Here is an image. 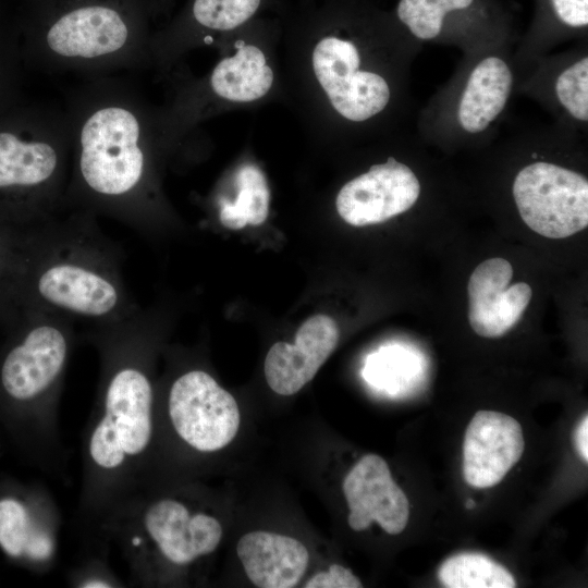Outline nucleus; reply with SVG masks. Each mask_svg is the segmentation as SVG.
<instances>
[{
    "label": "nucleus",
    "instance_id": "22",
    "mask_svg": "<svg viewBox=\"0 0 588 588\" xmlns=\"http://www.w3.org/2000/svg\"><path fill=\"white\" fill-rule=\"evenodd\" d=\"M474 0H400L397 16L418 39L430 40L442 32L449 12L464 10Z\"/></svg>",
    "mask_w": 588,
    "mask_h": 588
},
{
    "label": "nucleus",
    "instance_id": "19",
    "mask_svg": "<svg viewBox=\"0 0 588 588\" xmlns=\"http://www.w3.org/2000/svg\"><path fill=\"white\" fill-rule=\"evenodd\" d=\"M233 57L221 60L211 75L213 91L228 100L246 102L264 97L272 86L273 72L264 52L238 42Z\"/></svg>",
    "mask_w": 588,
    "mask_h": 588
},
{
    "label": "nucleus",
    "instance_id": "29",
    "mask_svg": "<svg viewBox=\"0 0 588 588\" xmlns=\"http://www.w3.org/2000/svg\"><path fill=\"white\" fill-rule=\"evenodd\" d=\"M573 443L576 452L587 463L588 461V417L585 415L574 429Z\"/></svg>",
    "mask_w": 588,
    "mask_h": 588
},
{
    "label": "nucleus",
    "instance_id": "25",
    "mask_svg": "<svg viewBox=\"0 0 588 588\" xmlns=\"http://www.w3.org/2000/svg\"><path fill=\"white\" fill-rule=\"evenodd\" d=\"M259 3L260 0H195L193 13L203 26L228 30L247 21Z\"/></svg>",
    "mask_w": 588,
    "mask_h": 588
},
{
    "label": "nucleus",
    "instance_id": "17",
    "mask_svg": "<svg viewBox=\"0 0 588 588\" xmlns=\"http://www.w3.org/2000/svg\"><path fill=\"white\" fill-rule=\"evenodd\" d=\"M236 552L247 577L259 588L296 586L309 561L308 550L299 540L269 531L245 534Z\"/></svg>",
    "mask_w": 588,
    "mask_h": 588
},
{
    "label": "nucleus",
    "instance_id": "23",
    "mask_svg": "<svg viewBox=\"0 0 588 588\" xmlns=\"http://www.w3.org/2000/svg\"><path fill=\"white\" fill-rule=\"evenodd\" d=\"M24 229L0 224V328L14 316L13 283Z\"/></svg>",
    "mask_w": 588,
    "mask_h": 588
},
{
    "label": "nucleus",
    "instance_id": "2",
    "mask_svg": "<svg viewBox=\"0 0 588 588\" xmlns=\"http://www.w3.org/2000/svg\"><path fill=\"white\" fill-rule=\"evenodd\" d=\"M123 250L85 210L62 211L28 228L13 283V305L89 324L128 317L139 306L123 277Z\"/></svg>",
    "mask_w": 588,
    "mask_h": 588
},
{
    "label": "nucleus",
    "instance_id": "1",
    "mask_svg": "<svg viewBox=\"0 0 588 588\" xmlns=\"http://www.w3.org/2000/svg\"><path fill=\"white\" fill-rule=\"evenodd\" d=\"M157 313L138 308L121 320L90 324L82 334L100 359L96 403L83 442L79 507L97 526L138 490L155 431L151 359Z\"/></svg>",
    "mask_w": 588,
    "mask_h": 588
},
{
    "label": "nucleus",
    "instance_id": "5",
    "mask_svg": "<svg viewBox=\"0 0 588 588\" xmlns=\"http://www.w3.org/2000/svg\"><path fill=\"white\" fill-rule=\"evenodd\" d=\"M98 528L119 542L130 569L152 552L173 566H187L212 553L223 532L216 517L203 512L193 513L173 498L143 504L138 498L131 497Z\"/></svg>",
    "mask_w": 588,
    "mask_h": 588
},
{
    "label": "nucleus",
    "instance_id": "14",
    "mask_svg": "<svg viewBox=\"0 0 588 588\" xmlns=\"http://www.w3.org/2000/svg\"><path fill=\"white\" fill-rule=\"evenodd\" d=\"M513 267L504 258H489L479 264L469 277L468 320L476 334L500 338L522 318L532 291L525 282L510 285Z\"/></svg>",
    "mask_w": 588,
    "mask_h": 588
},
{
    "label": "nucleus",
    "instance_id": "11",
    "mask_svg": "<svg viewBox=\"0 0 588 588\" xmlns=\"http://www.w3.org/2000/svg\"><path fill=\"white\" fill-rule=\"evenodd\" d=\"M420 189L413 170L390 157L343 185L335 206L340 217L353 226L377 224L409 210Z\"/></svg>",
    "mask_w": 588,
    "mask_h": 588
},
{
    "label": "nucleus",
    "instance_id": "4",
    "mask_svg": "<svg viewBox=\"0 0 588 588\" xmlns=\"http://www.w3.org/2000/svg\"><path fill=\"white\" fill-rule=\"evenodd\" d=\"M149 173L137 114L123 105L101 106L82 124L63 211L103 215L149 234L155 226Z\"/></svg>",
    "mask_w": 588,
    "mask_h": 588
},
{
    "label": "nucleus",
    "instance_id": "12",
    "mask_svg": "<svg viewBox=\"0 0 588 588\" xmlns=\"http://www.w3.org/2000/svg\"><path fill=\"white\" fill-rule=\"evenodd\" d=\"M342 489L350 510L347 522L353 530H365L373 522L389 535H399L405 529L409 503L381 456H363L345 476Z\"/></svg>",
    "mask_w": 588,
    "mask_h": 588
},
{
    "label": "nucleus",
    "instance_id": "16",
    "mask_svg": "<svg viewBox=\"0 0 588 588\" xmlns=\"http://www.w3.org/2000/svg\"><path fill=\"white\" fill-rule=\"evenodd\" d=\"M128 38V26L119 11L90 4L59 16L49 26L46 42L56 56L90 60L115 54Z\"/></svg>",
    "mask_w": 588,
    "mask_h": 588
},
{
    "label": "nucleus",
    "instance_id": "9",
    "mask_svg": "<svg viewBox=\"0 0 588 588\" xmlns=\"http://www.w3.org/2000/svg\"><path fill=\"white\" fill-rule=\"evenodd\" d=\"M167 411L176 436L200 453L223 449L240 428L235 399L201 369H191L171 382Z\"/></svg>",
    "mask_w": 588,
    "mask_h": 588
},
{
    "label": "nucleus",
    "instance_id": "28",
    "mask_svg": "<svg viewBox=\"0 0 588 588\" xmlns=\"http://www.w3.org/2000/svg\"><path fill=\"white\" fill-rule=\"evenodd\" d=\"M556 17L571 28L588 25V0H550Z\"/></svg>",
    "mask_w": 588,
    "mask_h": 588
},
{
    "label": "nucleus",
    "instance_id": "6",
    "mask_svg": "<svg viewBox=\"0 0 588 588\" xmlns=\"http://www.w3.org/2000/svg\"><path fill=\"white\" fill-rule=\"evenodd\" d=\"M65 166L53 138L0 132V224L24 229L63 211Z\"/></svg>",
    "mask_w": 588,
    "mask_h": 588
},
{
    "label": "nucleus",
    "instance_id": "18",
    "mask_svg": "<svg viewBox=\"0 0 588 588\" xmlns=\"http://www.w3.org/2000/svg\"><path fill=\"white\" fill-rule=\"evenodd\" d=\"M514 84L509 64L488 56L473 68L456 108V120L468 134H480L504 110Z\"/></svg>",
    "mask_w": 588,
    "mask_h": 588
},
{
    "label": "nucleus",
    "instance_id": "3",
    "mask_svg": "<svg viewBox=\"0 0 588 588\" xmlns=\"http://www.w3.org/2000/svg\"><path fill=\"white\" fill-rule=\"evenodd\" d=\"M75 321L38 308H20L1 328L0 449L40 468L63 453L58 406Z\"/></svg>",
    "mask_w": 588,
    "mask_h": 588
},
{
    "label": "nucleus",
    "instance_id": "21",
    "mask_svg": "<svg viewBox=\"0 0 588 588\" xmlns=\"http://www.w3.org/2000/svg\"><path fill=\"white\" fill-rule=\"evenodd\" d=\"M446 588H514L516 580L503 565L478 552H463L448 558L438 569Z\"/></svg>",
    "mask_w": 588,
    "mask_h": 588
},
{
    "label": "nucleus",
    "instance_id": "13",
    "mask_svg": "<svg viewBox=\"0 0 588 588\" xmlns=\"http://www.w3.org/2000/svg\"><path fill=\"white\" fill-rule=\"evenodd\" d=\"M525 449L520 424L503 413L478 411L463 443V476L475 488L498 485L519 461Z\"/></svg>",
    "mask_w": 588,
    "mask_h": 588
},
{
    "label": "nucleus",
    "instance_id": "27",
    "mask_svg": "<svg viewBox=\"0 0 588 588\" xmlns=\"http://www.w3.org/2000/svg\"><path fill=\"white\" fill-rule=\"evenodd\" d=\"M305 588H360L362 581L348 568L332 564L329 569L319 572L304 586Z\"/></svg>",
    "mask_w": 588,
    "mask_h": 588
},
{
    "label": "nucleus",
    "instance_id": "10",
    "mask_svg": "<svg viewBox=\"0 0 588 588\" xmlns=\"http://www.w3.org/2000/svg\"><path fill=\"white\" fill-rule=\"evenodd\" d=\"M359 65L358 49L350 40L324 37L313 51L317 81L333 108L354 122L380 113L391 97L385 78L378 73L360 70Z\"/></svg>",
    "mask_w": 588,
    "mask_h": 588
},
{
    "label": "nucleus",
    "instance_id": "15",
    "mask_svg": "<svg viewBox=\"0 0 588 588\" xmlns=\"http://www.w3.org/2000/svg\"><path fill=\"white\" fill-rule=\"evenodd\" d=\"M339 338L340 331L334 319L318 314L302 323L294 344L274 343L264 365L270 389L285 396L297 393L311 381L335 350Z\"/></svg>",
    "mask_w": 588,
    "mask_h": 588
},
{
    "label": "nucleus",
    "instance_id": "7",
    "mask_svg": "<svg viewBox=\"0 0 588 588\" xmlns=\"http://www.w3.org/2000/svg\"><path fill=\"white\" fill-rule=\"evenodd\" d=\"M60 518L47 490L0 475V551L13 565L45 574L57 562Z\"/></svg>",
    "mask_w": 588,
    "mask_h": 588
},
{
    "label": "nucleus",
    "instance_id": "26",
    "mask_svg": "<svg viewBox=\"0 0 588 588\" xmlns=\"http://www.w3.org/2000/svg\"><path fill=\"white\" fill-rule=\"evenodd\" d=\"M71 583L81 588H111L120 587L121 583L110 572L109 567L99 560H90L73 571Z\"/></svg>",
    "mask_w": 588,
    "mask_h": 588
},
{
    "label": "nucleus",
    "instance_id": "30",
    "mask_svg": "<svg viewBox=\"0 0 588 588\" xmlns=\"http://www.w3.org/2000/svg\"><path fill=\"white\" fill-rule=\"evenodd\" d=\"M475 506V502L470 499L467 500L466 502V507L467 509H473Z\"/></svg>",
    "mask_w": 588,
    "mask_h": 588
},
{
    "label": "nucleus",
    "instance_id": "24",
    "mask_svg": "<svg viewBox=\"0 0 588 588\" xmlns=\"http://www.w3.org/2000/svg\"><path fill=\"white\" fill-rule=\"evenodd\" d=\"M560 105L577 121L588 120V58L586 56L565 68L555 79Z\"/></svg>",
    "mask_w": 588,
    "mask_h": 588
},
{
    "label": "nucleus",
    "instance_id": "20",
    "mask_svg": "<svg viewBox=\"0 0 588 588\" xmlns=\"http://www.w3.org/2000/svg\"><path fill=\"white\" fill-rule=\"evenodd\" d=\"M235 199L220 205L221 224L240 230L265 222L269 213L270 192L264 172L255 164H244L235 174Z\"/></svg>",
    "mask_w": 588,
    "mask_h": 588
},
{
    "label": "nucleus",
    "instance_id": "8",
    "mask_svg": "<svg viewBox=\"0 0 588 588\" xmlns=\"http://www.w3.org/2000/svg\"><path fill=\"white\" fill-rule=\"evenodd\" d=\"M513 198L523 221L548 238H565L588 225V181L555 163L537 161L515 176Z\"/></svg>",
    "mask_w": 588,
    "mask_h": 588
}]
</instances>
